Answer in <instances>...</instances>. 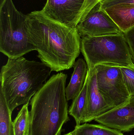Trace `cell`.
I'll list each match as a JSON object with an SVG mask.
<instances>
[{
	"mask_svg": "<svg viewBox=\"0 0 134 135\" xmlns=\"http://www.w3.org/2000/svg\"><path fill=\"white\" fill-rule=\"evenodd\" d=\"M27 16L29 39L41 62L56 72L73 67L81 51V37L76 28L52 20L41 11Z\"/></svg>",
	"mask_w": 134,
	"mask_h": 135,
	"instance_id": "obj_1",
	"label": "cell"
},
{
	"mask_svg": "<svg viewBox=\"0 0 134 135\" xmlns=\"http://www.w3.org/2000/svg\"><path fill=\"white\" fill-rule=\"evenodd\" d=\"M67 75H53L32 97L30 135H61L62 127L70 120L65 94Z\"/></svg>",
	"mask_w": 134,
	"mask_h": 135,
	"instance_id": "obj_2",
	"label": "cell"
},
{
	"mask_svg": "<svg viewBox=\"0 0 134 135\" xmlns=\"http://www.w3.org/2000/svg\"><path fill=\"white\" fill-rule=\"evenodd\" d=\"M51 71L42 62L29 61L23 57L8 58L1 70L0 89L12 113L18 106L29 103Z\"/></svg>",
	"mask_w": 134,
	"mask_h": 135,
	"instance_id": "obj_3",
	"label": "cell"
},
{
	"mask_svg": "<svg viewBox=\"0 0 134 135\" xmlns=\"http://www.w3.org/2000/svg\"><path fill=\"white\" fill-rule=\"evenodd\" d=\"M35 50L28 35L27 16L17 10L12 0L0 6V51L17 58Z\"/></svg>",
	"mask_w": 134,
	"mask_h": 135,
	"instance_id": "obj_4",
	"label": "cell"
},
{
	"mask_svg": "<svg viewBox=\"0 0 134 135\" xmlns=\"http://www.w3.org/2000/svg\"><path fill=\"white\" fill-rule=\"evenodd\" d=\"M81 51L88 68H94L100 64L134 65L123 32L104 36H83Z\"/></svg>",
	"mask_w": 134,
	"mask_h": 135,
	"instance_id": "obj_5",
	"label": "cell"
},
{
	"mask_svg": "<svg viewBox=\"0 0 134 135\" xmlns=\"http://www.w3.org/2000/svg\"><path fill=\"white\" fill-rule=\"evenodd\" d=\"M100 93L111 109L129 103L131 97L126 86L120 66L100 64L95 66Z\"/></svg>",
	"mask_w": 134,
	"mask_h": 135,
	"instance_id": "obj_6",
	"label": "cell"
},
{
	"mask_svg": "<svg viewBox=\"0 0 134 135\" xmlns=\"http://www.w3.org/2000/svg\"><path fill=\"white\" fill-rule=\"evenodd\" d=\"M81 37L116 35L122 32L106 12L96 5L76 27Z\"/></svg>",
	"mask_w": 134,
	"mask_h": 135,
	"instance_id": "obj_7",
	"label": "cell"
},
{
	"mask_svg": "<svg viewBox=\"0 0 134 135\" xmlns=\"http://www.w3.org/2000/svg\"><path fill=\"white\" fill-rule=\"evenodd\" d=\"M85 0H46L41 10L46 16L76 28L75 21Z\"/></svg>",
	"mask_w": 134,
	"mask_h": 135,
	"instance_id": "obj_8",
	"label": "cell"
},
{
	"mask_svg": "<svg viewBox=\"0 0 134 135\" xmlns=\"http://www.w3.org/2000/svg\"><path fill=\"white\" fill-rule=\"evenodd\" d=\"M100 124L123 132L134 128V97L129 103L101 115L95 119Z\"/></svg>",
	"mask_w": 134,
	"mask_h": 135,
	"instance_id": "obj_9",
	"label": "cell"
},
{
	"mask_svg": "<svg viewBox=\"0 0 134 135\" xmlns=\"http://www.w3.org/2000/svg\"><path fill=\"white\" fill-rule=\"evenodd\" d=\"M88 73L87 105L82 123L94 120L97 117L112 109L99 91L95 67L88 68Z\"/></svg>",
	"mask_w": 134,
	"mask_h": 135,
	"instance_id": "obj_10",
	"label": "cell"
},
{
	"mask_svg": "<svg viewBox=\"0 0 134 135\" xmlns=\"http://www.w3.org/2000/svg\"><path fill=\"white\" fill-rule=\"evenodd\" d=\"M73 67L71 80L65 89L67 101L73 100L79 94L84 86L88 73L87 63L82 59H79L76 61Z\"/></svg>",
	"mask_w": 134,
	"mask_h": 135,
	"instance_id": "obj_11",
	"label": "cell"
},
{
	"mask_svg": "<svg viewBox=\"0 0 134 135\" xmlns=\"http://www.w3.org/2000/svg\"><path fill=\"white\" fill-rule=\"evenodd\" d=\"M102 9L109 15L123 32L134 27V5H117Z\"/></svg>",
	"mask_w": 134,
	"mask_h": 135,
	"instance_id": "obj_12",
	"label": "cell"
},
{
	"mask_svg": "<svg viewBox=\"0 0 134 135\" xmlns=\"http://www.w3.org/2000/svg\"><path fill=\"white\" fill-rule=\"evenodd\" d=\"M89 73H87L84 86L79 94L73 100L68 109V114L72 116L76 121V125L82 123L86 110L87 101V87Z\"/></svg>",
	"mask_w": 134,
	"mask_h": 135,
	"instance_id": "obj_13",
	"label": "cell"
},
{
	"mask_svg": "<svg viewBox=\"0 0 134 135\" xmlns=\"http://www.w3.org/2000/svg\"><path fill=\"white\" fill-rule=\"evenodd\" d=\"M73 131L75 135H124L120 131L101 124L87 123L76 125Z\"/></svg>",
	"mask_w": 134,
	"mask_h": 135,
	"instance_id": "obj_14",
	"label": "cell"
},
{
	"mask_svg": "<svg viewBox=\"0 0 134 135\" xmlns=\"http://www.w3.org/2000/svg\"><path fill=\"white\" fill-rule=\"evenodd\" d=\"M12 114L4 96L0 89V135H14Z\"/></svg>",
	"mask_w": 134,
	"mask_h": 135,
	"instance_id": "obj_15",
	"label": "cell"
},
{
	"mask_svg": "<svg viewBox=\"0 0 134 135\" xmlns=\"http://www.w3.org/2000/svg\"><path fill=\"white\" fill-rule=\"evenodd\" d=\"M28 104L23 105L13 122L14 135H30V118Z\"/></svg>",
	"mask_w": 134,
	"mask_h": 135,
	"instance_id": "obj_16",
	"label": "cell"
},
{
	"mask_svg": "<svg viewBox=\"0 0 134 135\" xmlns=\"http://www.w3.org/2000/svg\"><path fill=\"white\" fill-rule=\"evenodd\" d=\"M123 78L126 86L131 98L134 97V65L120 66Z\"/></svg>",
	"mask_w": 134,
	"mask_h": 135,
	"instance_id": "obj_17",
	"label": "cell"
},
{
	"mask_svg": "<svg viewBox=\"0 0 134 135\" xmlns=\"http://www.w3.org/2000/svg\"><path fill=\"white\" fill-rule=\"evenodd\" d=\"M102 0H85L82 9L76 20L75 27L79 22L83 20L89 12Z\"/></svg>",
	"mask_w": 134,
	"mask_h": 135,
	"instance_id": "obj_18",
	"label": "cell"
},
{
	"mask_svg": "<svg viewBox=\"0 0 134 135\" xmlns=\"http://www.w3.org/2000/svg\"><path fill=\"white\" fill-rule=\"evenodd\" d=\"M123 33L134 65V26Z\"/></svg>",
	"mask_w": 134,
	"mask_h": 135,
	"instance_id": "obj_19",
	"label": "cell"
},
{
	"mask_svg": "<svg viewBox=\"0 0 134 135\" xmlns=\"http://www.w3.org/2000/svg\"><path fill=\"white\" fill-rule=\"evenodd\" d=\"M101 8L117 5L127 4L134 5V0H102L100 2Z\"/></svg>",
	"mask_w": 134,
	"mask_h": 135,
	"instance_id": "obj_20",
	"label": "cell"
},
{
	"mask_svg": "<svg viewBox=\"0 0 134 135\" xmlns=\"http://www.w3.org/2000/svg\"><path fill=\"white\" fill-rule=\"evenodd\" d=\"M63 135H75L74 134V132L73 131L71 132H69V133H67V134H64Z\"/></svg>",
	"mask_w": 134,
	"mask_h": 135,
	"instance_id": "obj_21",
	"label": "cell"
},
{
	"mask_svg": "<svg viewBox=\"0 0 134 135\" xmlns=\"http://www.w3.org/2000/svg\"><path fill=\"white\" fill-rule=\"evenodd\" d=\"M5 0H0V6L1 5Z\"/></svg>",
	"mask_w": 134,
	"mask_h": 135,
	"instance_id": "obj_22",
	"label": "cell"
}]
</instances>
